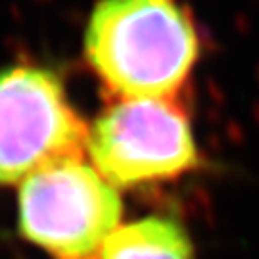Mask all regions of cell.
<instances>
[{"label": "cell", "mask_w": 259, "mask_h": 259, "mask_svg": "<svg viewBox=\"0 0 259 259\" xmlns=\"http://www.w3.org/2000/svg\"><path fill=\"white\" fill-rule=\"evenodd\" d=\"M84 56L119 100H169L194 67L198 35L177 0H100Z\"/></svg>", "instance_id": "6da1fadb"}, {"label": "cell", "mask_w": 259, "mask_h": 259, "mask_svg": "<svg viewBox=\"0 0 259 259\" xmlns=\"http://www.w3.org/2000/svg\"><path fill=\"white\" fill-rule=\"evenodd\" d=\"M89 127L52 71L16 65L0 71V186L81 159Z\"/></svg>", "instance_id": "7a4b0ae2"}, {"label": "cell", "mask_w": 259, "mask_h": 259, "mask_svg": "<svg viewBox=\"0 0 259 259\" xmlns=\"http://www.w3.org/2000/svg\"><path fill=\"white\" fill-rule=\"evenodd\" d=\"M121 198L93 165L69 159L21 183L19 232L58 259H93L121 221Z\"/></svg>", "instance_id": "3957f363"}, {"label": "cell", "mask_w": 259, "mask_h": 259, "mask_svg": "<svg viewBox=\"0 0 259 259\" xmlns=\"http://www.w3.org/2000/svg\"><path fill=\"white\" fill-rule=\"evenodd\" d=\"M93 167L117 186L167 181L198 161L188 117L169 100H117L89 129Z\"/></svg>", "instance_id": "277c9868"}, {"label": "cell", "mask_w": 259, "mask_h": 259, "mask_svg": "<svg viewBox=\"0 0 259 259\" xmlns=\"http://www.w3.org/2000/svg\"><path fill=\"white\" fill-rule=\"evenodd\" d=\"M96 259H194V248L183 225L167 217H144L117 227Z\"/></svg>", "instance_id": "5b68a950"}]
</instances>
